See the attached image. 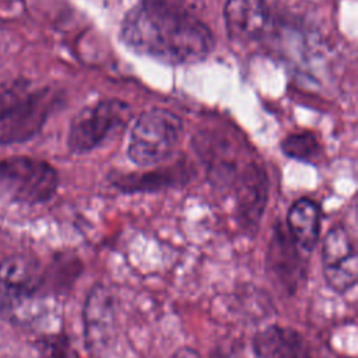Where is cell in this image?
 Returning <instances> with one entry per match:
<instances>
[{
	"instance_id": "cell-1",
	"label": "cell",
	"mask_w": 358,
	"mask_h": 358,
	"mask_svg": "<svg viewBox=\"0 0 358 358\" xmlns=\"http://www.w3.org/2000/svg\"><path fill=\"white\" fill-rule=\"evenodd\" d=\"M120 38L131 50L175 66L197 63L214 46L210 28L168 0L138 1L124 15Z\"/></svg>"
},
{
	"instance_id": "cell-2",
	"label": "cell",
	"mask_w": 358,
	"mask_h": 358,
	"mask_svg": "<svg viewBox=\"0 0 358 358\" xmlns=\"http://www.w3.org/2000/svg\"><path fill=\"white\" fill-rule=\"evenodd\" d=\"M57 187V171L46 161L25 155L0 159V204H41Z\"/></svg>"
},
{
	"instance_id": "cell-3",
	"label": "cell",
	"mask_w": 358,
	"mask_h": 358,
	"mask_svg": "<svg viewBox=\"0 0 358 358\" xmlns=\"http://www.w3.org/2000/svg\"><path fill=\"white\" fill-rule=\"evenodd\" d=\"M183 131L178 115L166 109H151L141 113L131 131L127 155L138 166L147 168L168 159L175 151Z\"/></svg>"
},
{
	"instance_id": "cell-4",
	"label": "cell",
	"mask_w": 358,
	"mask_h": 358,
	"mask_svg": "<svg viewBox=\"0 0 358 358\" xmlns=\"http://www.w3.org/2000/svg\"><path fill=\"white\" fill-rule=\"evenodd\" d=\"M130 119V106L123 101H98L76 115L69 130L67 145L76 154L90 152L123 131Z\"/></svg>"
},
{
	"instance_id": "cell-5",
	"label": "cell",
	"mask_w": 358,
	"mask_h": 358,
	"mask_svg": "<svg viewBox=\"0 0 358 358\" xmlns=\"http://www.w3.org/2000/svg\"><path fill=\"white\" fill-rule=\"evenodd\" d=\"M84 344L87 351L101 358L108 352L116 337V298L103 285H94L83 308Z\"/></svg>"
},
{
	"instance_id": "cell-6",
	"label": "cell",
	"mask_w": 358,
	"mask_h": 358,
	"mask_svg": "<svg viewBox=\"0 0 358 358\" xmlns=\"http://www.w3.org/2000/svg\"><path fill=\"white\" fill-rule=\"evenodd\" d=\"M323 277L330 289L345 294L357 284L358 260L352 241L341 225L331 227L322 246Z\"/></svg>"
},
{
	"instance_id": "cell-7",
	"label": "cell",
	"mask_w": 358,
	"mask_h": 358,
	"mask_svg": "<svg viewBox=\"0 0 358 358\" xmlns=\"http://www.w3.org/2000/svg\"><path fill=\"white\" fill-rule=\"evenodd\" d=\"M55 99L48 90L28 92L0 117V145L35 136L50 113Z\"/></svg>"
},
{
	"instance_id": "cell-8",
	"label": "cell",
	"mask_w": 358,
	"mask_h": 358,
	"mask_svg": "<svg viewBox=\"0 0 358 358\" xmlns=\"http://www.w3.org/2000/svg\"><path fill=\"white\" fill-rule=\"evenodd\" d=\"M42 281L39 264L25 255H14L0 260V313L15 310L34 296Z\"/></svg>"
},
{
	"instance_id": "cell-9",
	"label": "cell",
	"mask_w": 358,
	"mask_h": 358,
	"mask_svg": "<svg viewBox=\"0 0 358 358\" xmlns=\"http://www.w3.org/2000/svg\"><path fill=\"white\" fill-rule=\"evenodd\" d=\"M267 268L275 282L288 294L296 291L305 275L302 250L282 224H277L273 229L267 249Z\"/></svg>"
},
{
	"instance_id": "cell-10",
	"label": "cell",
	"mask_w": 358,
	"mask_h": 358,
	"mask_svg": "<svg viewBox=\"0 0 358 358\" xmlns=\"http://www.w3.org/2000/svg\"><path fill=\"white\" fill-rule=\"evenodd\" d=\"M239 222L246 229H255L264 211L268 180L262 165L252 161L235 183Z\"/></svg>"
},
{
	"instance_id": "cell-11",
	"label": "cell",
	"mask_w": 358,
	"mask_h": 358,
	"mask_svg": "<svg viewBox=\"0 0 358 358\" xmlns=\"http://www.w3.org/2000/svg\"><path fill=\"white\" fill-rule=\"evenodd\" d=\"M224 20L232 41L250 42L266 32L270 10L266 0H228L224 7Z\"/></svg>"
},
{
	"instance_id": "cell-12",
	"label": "cell",
	"mask_w": 358,
	"mask_h": 358,
	"mask_svg": "<svg viewBox=\"0 0 358 358\" xmlns=\"http://www.w3.org/2000/svg\"><path fill=\"white\" fill-rule=\"evenodd\" d=\"M256 358H313L306 340L291 327L271 324L250 340Z\"/></svg>"
},
{
	"instance_id": "cell-13",
	"label": "cell",
	"mask_w": 358,
	"mask_h": 358,
	"mask_svg": "<svg viewBox=\"0 0 358 358\" xmlns=\"http://www.w3.org/2000/svg\"><path fill=\"white\" fill-rule=\"evenodd\" d=\"M320 207L308 197L295 200L287 213V231L295 245L305 253L315 248L320 234Z\"/></svg>"
},
{
	"instance_id": "cell-14",
	"label": "cell",
	"mask_w": 358,
	"mask_h": 358,
	"mask_svg": "<svg viewBox=\"0 0 358 358\" xmlns=\"http://www.w3.org/2000/svg\"><path fill=\"white\" fill-rule=\"evenodd\" d=\"M186 175L183 169L179 168H161L158 171H150L144 173H130L120 175L116 179H112L115 187L124 193L133 192H154L164 187L176 186L182 182V178Z\"/></svg>"
},
{
	"instance_id": "cell-15",
	"label": "cell",
	"mask_w": 358,
	"mask_h": 358,
	"mask_svg": "<svg viewBox=\"0 0 358 358\" xmlns=\"http://www.w3.org/2000/svg\"><path fill=\"white\" fill-rule=\"evenodd\" d=\"M281 148L285 155L303 162H313L322 154L317 138L309 131L287 136L281 143Z\"/></svg>"
},
{
	"instance_id": "cell-16",
	"label": "cell",
	"mask_w": 358,
	"mask_h": 358,
	"mask_svg": "<svg viewBox=\"0 0 358 358\" xmlns=\"http://www.w3.org/2000/svg\"><path fill=\"white\" fill-rule=\"evenodd\" d=\"M25 81H8L0 84V117L28 94Z\"/></svg>"
},
{
	"instance_id": "cell-17",
	"label": "cell",
	"mask_w": 358,
	"mask_h": 358,
	"mask_svg": "<svg viewBox=\"0 0 358 358\" xmlns=\"http://www.w3.org/2000/svg\"><path fill=\"white\" fill-rule=\"evenodd\" d=\"M52 352L53 358H77V354L70 347L69 340L64 338H56L52 343Z\"/></svg>"
},
{
	"instance_id": "cell-18",
	"label": "cell",
	"mask_w": 358,
	"mask_h": 358,
	"mask_svg": "<svg viewBox=\"0 0 358 358\" xmlns=\"http://www.w3.org/2000/svg\"><path fill=\"white\" fill-rule=\"evenodd\" d=\"M172 358H200V355L192 348H180L172 355Z\"/></svg>"
}]
</instances>
